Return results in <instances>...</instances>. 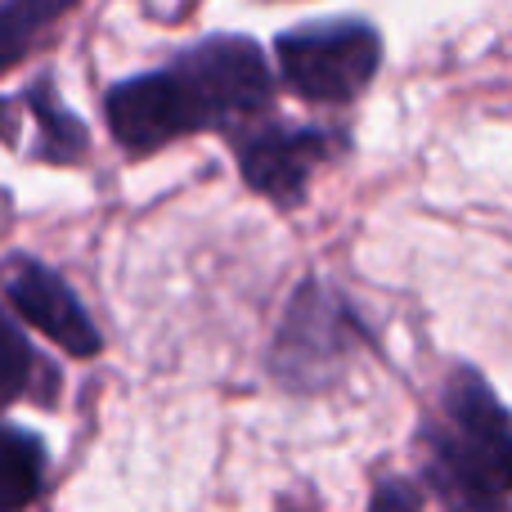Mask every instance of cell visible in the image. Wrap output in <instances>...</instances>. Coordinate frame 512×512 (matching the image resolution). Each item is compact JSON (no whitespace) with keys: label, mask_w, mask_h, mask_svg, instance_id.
<instances>
[{"label":"cell","mask_w":512,"mask_h":512,"mask_svg":"<svg viewBox=\"0 0 512 512\" xmlns=\"http://www.w3.org/2000/svg\"><path fill=\"white\" fill-rule=\"evenodd\" d=\"M337 153H346L342 131H319V126L256 122L234 131V158L248 189L279 207H297L306 198L310 176Z\"/></svg>","instance_id":"4"},{"label":"cell","mask_w":512,"mask_h":512,"mask_svg":"<svg viewBox=\"0 0 512 512\" xmlns=\"http://www.w3.org/2000/svg\"><path fill=\"white\" fill-rule=\"evenodd\" d=\"M279 77L306 104L342 108L369 90L382 63V36L364 18H324L301 23L274 41Z\"/></svg>","instance_id":"3"},{"label":"cell","mask_w":512,"mask_h":512,"mask_svg":"<svg viewBox=\"0 0 512 512\" xmlns=\"http://www.w3.org/2000/svg\"><path fill=\"white\" fill-rule=\"evenodd\" d=\"M72 5H77V0H5V14H0L5 50H0V63H5V68L23 63V54H27V45L36 41V32L50 27L59 14H68Z\"/></svg>","instance_id":"9"},{"label":"cell","mask_w":512,"mask_h":512,"mask_svg":"<svg viewBox=\"0 0 512 512\" xmlns=\"http://www.w3.org/2000/svg\"><path fill=\"white\" fill-rule=\"evenodd\" d=\"M270 104V63L252 36H207L158 72L117 81L104 95V117L126 153L212 126H239Z\"/></svg>","instance_id":"1"},{"label":"cell","mask_w":512,"mask_h":512,"mask_svg":"<svg viewBox=\"0 0 512 512\" xmlns=\"http://www.w3.org/2000/svg\"><path fill=\"white\" fill-rule=\"evenodd\" d=\"M441 504L508 499L512 490V414L477 369H454L445 382V418L432 427L427 459Z\"/></svg>","instance_id":"2"},{"label":"cell","mask_w":512,"mask_h":512,"mask_svg":"<svg viewBox=\"0 0 512 512\" xmlns=\"http://www.w3.org/2000/svg\"><path fill=\"white\" fill-rule=\"evenodd\" d=\"M283 512H297V508H283Z\"/></svg>","instance_id":"12"},{"label":"cell","mask_w":512,"mask_h":512,"mask_svg":"<svg viewBox=\"0 0 512 512\" xmlns=\"http://www.w3.org/2000/svg\"><path fill=\"white\" fill-rule=\"evenodd\" d=\"M9 360H14V369H9V400L36 396V391H32V369L41 373L45 364L32 355V346H27V337H23V328H18V319L9 324Z\"/></svg>","instance_id":"10"},{"label":"cell","mask_w":512,"mask_h":512,"mask_svg":"<svg viewBox=\"0 0 512 512\" xmlns=\"http://www.w3.org/2000/svg\"><path fill=\"white\" fill-rule=\"evenodd\" d=\"M23 104H27V113L36 117V135H41V140H36V158L41 162H81L86 158L90 135H86V126L59 104L50 77H36L32 86H27Z\"/></svg>","instance_id":"7"},{"label":"cell","mask_w":512,"mask_h":512,"mask_svg":"<svg viewBox=\"0 0 512 512\" xmlns=\"http://www.w3.org/2000/svg\"><path fill=\"white\" fill-rule=\"evenodd\" d=\"M351 333V310L319 279H306L297 288V297L288 301V310H283L279 337H274V373L301 391L319 387L346 360Z\"/></svg>","instance_id":"5"},{"label":"cell","mask_w":512,"mask_h":512,"mask_svg":"<svg viewBox=\"0 0 512 512\" xmlns=\"http://www.w3.org/2000/svg\"><path fill=\"white\" fill-rule=\"evenodd\" d=\"M5 301L14 310L18 324L36 328L45 342H54L59 351L90 360L104 346L99 328L90 324L86 306L77 301V292L41 261H14L5 274Z\"/></svg>","instance_id":"6"},{"label":"cell","mask_w":512,"mask_h":512,"mask_svg":"<svg viewBox=\"0 0 512 512\" xmlns=\"http://www.w3.org/2000/svg\"><path fill=\"white\" fill-rule=\"evenodd\" d=\"M369 512H423V504H418V495L405 486V481H382Z\"/></svg>","instance_id":"11"},{"label":"cell","mask_w":512,"mask_h":512,"mask_svg":"<svg viewBox=\"0 0 512 512\" xmlns=\"http://www.w3.org/2000/svg\"><path fill=\"white\" fill-rule=\"evenodd\" d=\"M45 486V445L18 423L5 427V512H23Z\"/></svg>","instance_id":"8"}]
</instances>
